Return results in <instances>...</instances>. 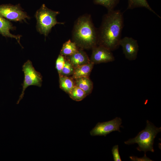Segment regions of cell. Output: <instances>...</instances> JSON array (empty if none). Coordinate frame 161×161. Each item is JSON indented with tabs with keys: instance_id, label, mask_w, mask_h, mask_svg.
Masks as SVG:
<instances>
[{
	"instance_id": "ffe728a7",
	"label": "cell",
	"mask_w": 161,
	"mask_h": 161,
	"mask_svg": "<svg viewBox=\"0 0 161 161\" xmlns=\"http://www.w3.org/2000/svg\"><path fill=\"white\" fill-rule=\"evenodd\" d=\"M65 59L64 56L59 55L56 61V69L59 75L60 74L61 70L63 67Z\"/></svg>"
},
{
	"instance_id": "3957f363",
	"label": "cell",
	"mask_w": 161,
	"mask_h": 161,
	"mask_svg": "<svg viewBox=\"0 0 161 161\" xmlns=\"http://www.w3.org/2000/svg\"><path fill=\"white\" fill-rule=\"evenodd\" d=\"M161 131V127H157L147 120L145 129L140 131L134 138L125 141L127 145L137 143V149L139 151H143L145 154L148 151L154 152L153 144L154 138L157 134Z\"/></svg>"
},
{
	"instance_id": "52a82bcc",
	"label": "cell",
	"mask_w": 161,
	"mask_h": 161,
	"mask_svg": "<svg viewBox=\"0 0 161 161\" xmlns=\"http://www.w3.org/2000/svg\"><path fill=\"white\" fill-rule=\"evenodd\" d=\"M121 119L116 117L114 119L107 122L98 123L90 131L92 136H106L111 132L115 131L120 132V129L122 127Z\"/></svg>"
},
{
	"instance_id": "277c9868",
	"label": "cell",
	"mask_w": 161,
	"mask_h": 161,
	"mask_svg": "<svg viewBox=\"0 0 161 161\" xmlns=\"http://www.w3.org/2000/svg\"><path fill=\"white\" fill-rule=\"evenodd\" d=\"M59 13V12L52 10L43 4L35 14L38 31L46 37L56 24H64V22H58L56 19V16Z\"/></svg>"
},
{
	"instance_id": "30bf717a",
	"label": "cell",
	"mask_w": 161,
	"mask_h": 161,
	"mask_svg": "<svg viewBox=\"0 0 161 161\" xmlns=\"http://www.w3.org/2000/svg\"><path fill=\"white\" fill-rule=\"evenodd\" d=\"M67 58L75 68L91 61L86 53L82 49H78L73 54L68 56Z\"/></svg>"
},
{
	"instance_id": "ac0fdd59",
	"label": "cell",
	"mask_w": 161,
	"mask_h": 161,
	"mask_svg": "<svg viewBox=\"0 0 161 161\" xmlns=\"http://www.w3.org/2000/svg\"><path fill=\"white\" fill-rule=\"evenodd\" d=\"M93 1L95 4L104 6L109 11L114 10L119 0H93Z\"/></svg>"
},
{
	"instance_id": "9a60e30c",
	"label": "cell",
	"mask_w": 161,
	"mask_h": 161,
	"mask_svg": "<svg viewBox=\"0 0 161 161\" xmlns=\"http://www.w3.org/2000/svg\"><path fill=\"white\" fill-rule=\"evenodd\" d=\"M77 47L75 42L69 40L63 44L60 54L64 56L72 55L78 50Z\"/></svg>"
},
{
	"instance_id": "d6986e66",
	"label": "cell",
	"mask_w": 161,
	"mask_h": 161,
	"mask_svg": "<svg viewBox=\"0 0 161 161\" xmlns=\"http://www.w3.org/2000/svg\"><path fill=\"white\" fill-rule=\"evenodd\" d=\"M74 69L75 68L70 61L65 59L64 66L59 75L68 76L73 74Z\"/></svg>"
},
{
	"instance_id": "44dd1931",
	"label": "cell",
	"mask_w": 161,
	"mask_h": 161,
	"mask_svg": "<svg viewBox=\"0 0 161 161\" xmlns=\"http://www.w3.org/2000/svg\"><path fill=\"white\" fill-rule=\"evenodd\" d=\"M112 151L114 161H121L122 160L119 153L118 145H116L114 146Z\"/></svg>"
},
{
	"instance_id": "7c38bea8",
	"label": "cell",
	"mask_w": 161,
	"mask_h": 161,
	"mask_svg": "<svg viewBox=\"0 0 161 161\" xmlns=\"http://www.w3.org/2000/svg\"><path fill=\"white\" fill-rule=\"evenodd\" d=\"M94 64L89 63L75 68L72 78L76 79L82 77H89L93 68Z\"/></svg>"
},
{
	"instance_id": "ba28073f",
	"label": "cell",
	"mask_w": 161,
	"mask_h": 161,
	"mask_svg": "<svg viewBox=\"0 0 161 161\" xmlns=\"http://www.w3.org/2000/svg\"><path fill=\"white\" fill-rule=\"evenodd\" d=\"M120 46L122 48L125 58L129 61L135 60L139 50V45L137 40L132 37H125L121 38Z\"/></svg>"
},
{
	"instance_id": "4fadbf2b",
	"label": "cell",
	"mask_w": 161,
	"mask_h": 161,
	"mask_svg": "<svg viewBox=\"0 0 161 161\" xmlns=\"http://www.w3.org/2000/svg\"><path fill=\"white\" fill-rule=\"evenodd\" d=\"M75 85L83 90L87 95L92 90L93 83L89 77H82L75 79Z\"/></svg>"
},
{
	"instance_id": "2e32d148",
	"label": "cell",
	"mask_w": 161,
	"mask_h": 161,
	"mask_svg": "<svg viewBox=\"0 0 161 161\" xmlns=\"http://www.w3.org/2000/svg\"><path fill=\"white\" fill-rule=\"evenodd\" d=\"M140 7H144L156 15L159 18H160V17L151 8L147 0H128L127 9H132Z\"/></svg>"
},
{
	"instance_id": "9c48e42d",
	"label": "cell",
	"mask_w": 161,
	"mask_h": 161,
	"mask_svg": "<svg viewBox=\"0 0 161 161\" xmlns=\"http://www.w3.org/2000/svg\"><path fill=\"white\" fill-rule=\"evenodd\" d=\"M92 49L90 61L94 64L112 62L115 60L112 51L103 46L98 45Z\"/></svg>"
},
{
	"instance_id": "5b68a950",
	"label": "cell",
	"mask_w": 161,
	"mask_h": 161,
	"mask_svg": "<svg viewBox=\"0 0 161 161\" xmlns=\"http://www.w3.org/2000/svg\"><path fill=\"white\" fill-rule=\"evenodd\" d=\"M22 70L24 74V79L22 91L17 103L23 98L24 91L28 87L32 85L41 87L42 81L41 74L35 69L30 60H28L23 65Z\"/></svg>"
},
{
	"instance_id": "7a4b0ae2",
	"label": "cell",
	"mask_w": 161,
	"mask_h": 161,
	"mask_svg": "<svg viewBox=\"0 0 161 161\" xmlns=\"http://www.w3.org/2000/svg\"><path fill=\"white\" fill-rule=\"evenodd\" d=\"M72 41L81 48L92 49L97 45V30L90 15L79 16L75 22L72 32Z\"/></svg>"
},
{
	"instance_id": "8992f818",
	"label": "cell",
	"mask_w": 161,
	"mask_h": 161,
	"mask_svg": "<svg viewBox=\"0 0 161 161\" xmlns=\"http://www.w3.org/2000/svg\"><path fill=\"white\" fill-rule=\"evenodd\" d=\"M0 16L10 21H22L30 17L19 4L0 5Z\"/></svg>"
},
{
	"instance_id": "6da1fadb",
	"label": "cell",
	"mask_w": 161,
	"mask_h": 161,
	"mask_svg": "<svg viewBox=\"0 0 161 161\" xmlns=\"http://www.w3.org/2000/svg\"><path fill=\"white\" fill-rule=\"evenodd\" d=\"M123 22V14L120 10L108 11L97 30V45L112 51L117 49L120 46Z\"/></svg>"
},
{
	"instance_id": "e0dca14e",
	"label": "cell",
	"mask_w": 161,
	"mask_h": 161,
	"mask_svg": "<svg viewBox=\"0 0 161 161\" xmlns=\"http://www.w3.org/2000/svg\"><path fill=\"white\" fill-rule=\"evenodd\" d=\"M69 94L71 98L76 101H81L87 96L83 90L75 85Z\"/></svg>"
},
{
	"instance_id": "8fae6325",
	"label": "cell",
	"mask_w": 161,
	"mask_h": 161,
	"mask_svg": "<svg viewBox=\"0 0 161 161\" xmlns=\"http://www.w3.org/2000/svg\"><path fill=\"white\" fill-rule=\"evenodd\" d=\"M14 28L12 24L9 21L0 16V34L5 37L16 39L18 43L21 46L20 43L21 36L20 35H13L10 33V30H13Z\"/></svg>"
},
{
	"instance_id": "5bb4252c",
	"label": "cell",
	"mask_w": 161,
	"mask_h": 161,
	"mask_svg": "<svg viewBox=\"0 0 161 161\" xmlns=\"http://www.w3.org/2000/svg\"><path fill=\"white\" fill-rule=\"evenodd\" d=\"M73 78L68 76L59 75V82L60 88L69 94L75 86Z\"/></svg>"
}]
</instances>
